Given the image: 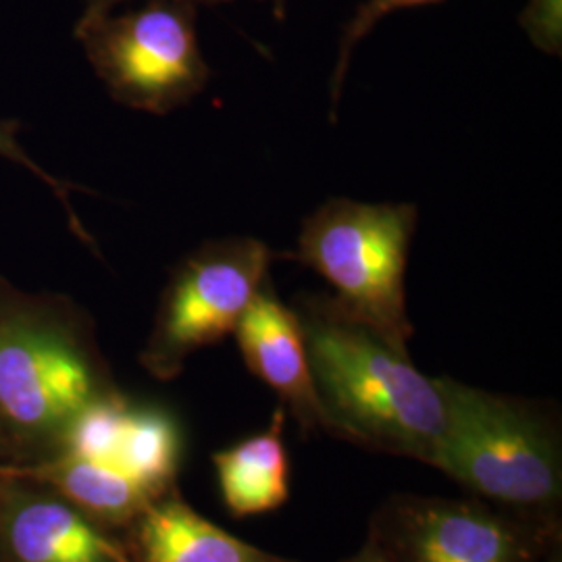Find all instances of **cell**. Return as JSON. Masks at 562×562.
Masks as SVG:
<instances>
[{"mask_svg": "<svg viewBox=\"0 0 562 562\" xmlns=\"http://www.w3.org/2000/svg\"><path fill=\"white\" fill-rule=\"evenodd\" d=\"M269 2H271V7H273L276 18L283 20V18H285V2H288V0H269Z\"/></svg>", "mask_w": 562, "mask_h": 562, "instance_id": "cell-18", "label": "cell"}, {"mask_svg": "<svg viewBox=\"0 0 562 562\" xmlns=\"http://www.w3.org/2000/svg\"><path fill=\"white\" fill-rule=\"evenodd\" d=\"M417 220L413 204L331 199L302 223L294 259L322 273L348 313L406 346L404 280Z\"/></svg>", "mask_w": 562, "mask_h": 562, "instance_id": "cell-3", "label": "cell"}, {"mask_svg": "<svg viewBox=\"0 0 562 562\" xmlns=\"http://www.w3.org/2000/svg\"><path fill=\"white\" fill-rule=\"evenodd\" d=\"M76 38L113 101L134 111L167 115L199 97L211 78L192 4L153 0L78 21Z\"/></svg>", "mask_w": 562, "mask_h": 562, "instance_id": "cell-5", "label": "cell"}, {"mask_svg": "<svg viewBox=\"0 0 562 562\" xmlns=\"http://www.w3.org/2000/svg\"><path fill=\"white\" fill-rule=\"evenodd\" d=\"M234 334L248 369L273 387L302 423L327 425L299 315L278 299L271 281H265Z\"/></svg>", "mask_w": 562, "mask_h": 562, "instance_id": "cell-8", "label": "cell"}, {"mask_svg": "<svg viewBox=\"0 0 562 562\" xmlns=\"http://www.w3.org/2000/svg\"><path fill=\"white\" fill-rule=\"evenodd\" d=\"M276 252L255 238L204 241L183 257L162 290L140 361L155 378H176L194 352L234 334Z\"/></svg>", "mask_w": 562, "mask_h": 562, "instance_id": "cell-6", "label": "cell"}, {"mask_svg": "<svg viewBox=\"0 0 562 562\" xmlns=\"http://www.w3.org/2000/svg\"><path fill=\"white\" fill-rule=\"evenodd\" d=\"M348 562H394L390 559V554L382 550L378 543H369L362 552H359L352 561Z\"/></svg>", "mask_w": 562, "mask_h": 562, "instance_id": "cell-16", "label": "cell"}, {"mask_svg": "<svg viewBox=\"0 0 562 562\" xmlns=\"http://www.w3.org/2000/svg\"><path fill=\"white\" fill-rule=\"evenodd\" d=\"M436 383L446 423L431 464L501 503L540 506L559 496V454L536 413L448 378Z\"/></svg>", "mask_w": 562, "mask_h": 562, "instance_id": "cell-4", "label": "cell"}, {"mask_svg": "<svg viewBox=\"0 0 562 562\" xmlns=\"http://www.w3.org/2000/svg\"><path fill=\"white\" fill-rule=\"evenodd\" d=\"M11 452H13V450H11V446H9V440L4 438V434H2V429H0V467L9 464L7 459H9Z\"/></svg>", "mask_w": 562, "mask_h": 562, "instance_id": "cell-17", "label": "cell"}, {"mask_svg": "<svg viewBox=\"0 0 562 562\" xmlns=\"http://www.w3.org/2000/svg\"><path fill=\"white\" fill-rule=\"evenodd\" d=\"M525 30L546 53H561L559 0H531L521 18Z\"/></svg>", "mask_w": 562, "mask_h": 562, "instance_id": "cell-14", "label": "cell"}, {"mask_svg": "<svg viewBox=\"0 0 562 562\" xmlns=\"http://www.w3.org/2000/svg\"><path fill=\"white\" fill-rule=\"evenodd\" d=\"M401 562H529L508 522L482 506L427 501L402 513L396 536Z\"/></svg>", "mask_w": 562, "mask_h": 562, "instance_id": "cell-9", "label": "cell"}, {"mask_svg": "<svg viewBox=\"0 0 562 562\" xmlns=\"http://www.w3.org/2000/svg\"><path fill=\"white\" fill-rule=\"evenodd\" d=\"M140 550L144 562H285L225 533L180 501L142 513Z\"/></svg>", "mask_w": 562, "mask_h": 562, "instance_id": "cell-10", "label": "cell"}, {"mask_svg": "<svg viewBox=\"0 0 562 562\" xmlns=\"http://www.w3.org/2000/svg\"><path fill=\"white\" fill-rule=\"evenodd\" d=\"M111 392L80 306L0 278V429L11 450L27 462L53 454L81 413Z\"/></svg>", "mask_w": 562, "mask_h": 562, "instance_id": "cell-2", "label": "cell"}, {"mask_svg": "<svg viewBox=\"0 0 562 562\" xmlns=\"http://www.w3.org/2000/svg\"><path fill=\"white\" fill-rule=\"evenodd\" d=\"M0 548L11 562H132L76 504L42 483L2 475Z\"/></svg>", "mask_w": 562, "mask_h": 562, "instance_id": "cell-7", "label": "cell"}, {"mask_svg": "<svg viewBox=\"0 0 562 562\" xmlns=\"http://www.w3.org/2000/svg\"><path fill=\"white\" fill-rule=\"evenodd\" d=\"M283 415L259 436L215 454L223 501L234 515H261L288 501V452L281 440Z\"/></svg>", "mask_w": 562, "mask_h": 562, "instance_id": "cell-11", "label": "cell"}, {"mask_svg": "<svg viewBox=\"0 0 562 562\" xmlns=\"http://www.w3.org/2000/svg\"><path fill=\"white\" fill-rule=\"evenodd\" d=\"M21 123L15 120H0V157L7 159V161L15 162L23 167L25 171H30L32 176H36L38 180L44 181L50 192L55 194V199L60 202L63 211L67 213V220H69V229L78 236V240L88 246L92 252L99 255V248H97V241L88 234V229L83 227V223L80 222V217L76 215L74 211V204H71V192L76 190L69 181L59 180L55 178L53 173H48L44 167H41L36 159L21 146L20 142Z\"/></svg>", "mask_w": 562, "mask_h": 562, "instance_id": "cell-12", "label": "cell"}, {"mask_svg": "<svg viewBox=\"0 0 562 562\" xmlns=\"http://www.w3.org/2000/svg\"><path fill=\"white\" fill-rule=\"evenodd\" d=\"M327 425L361 442L431 462L443 436L436 380L331 296H306L296 313Z\"/></svg>", "mask_w": 562, "mask_h": 562, "instance_id": "cell-1", "label": "cell"}, {"mask_svg": "<svg viewBox=\"0 0 562 562\" xmlns=\"http://www.w3.org/2000/svg\"><path fill=\"white\" fill-rule=\"evenodd\" d=\"M127 0H83V11H81L80 23L83 21L97 20L106 13H113L115 7H120ZM169 2H181V4H222V2H229V0H169Z\"/></svg>", "mask_w": 562, "mask_h": 562, "instance_id": "cell-15", "label": "cell"}, {"mask_svg": "<svg viewBox=\"0 0 562 562\" xmlns=\"http://www.w3.org/2000/svg\"><path fill=\"white\" fill-rule=\"evenodd\" d=\"M442 0H364L355 18L346 23L344 34H341L340 46H338V59H336V69L331 76V106L336 111L338 101H340L341 83L346 78L350 57L359 42L385 18L392 15L402 9H413V7H423V4H436Z\"/></svg>", "mask_w": 562, "mask_h": 562, "instance_id": "cell-13", "label": "cell"}]
</instances>
